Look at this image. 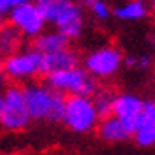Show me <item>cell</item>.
<instances>
[{
  "label": "cell",
  "mask_w": 155,
  "mask_h": 155,
  "mask_svg": "<svg viewBox=\"0 0 155 155\" xmlns=\"http://www.w3.org/2000/svg\"><path fill=\"white\" fill-rule=\"evenodd\" d=\"M30 125V115L23 97V87L12 83L2 89V108H0V127L6 130H23Z\"/></svg>",
  "instance_id": "7"
},
{
  "label": "cell",
  "mask_w": 155,
  "mask_h": 155,
  "mask_svg": "<svg viewBox=\"0 0 155 155\" xmlns=\"http://www.w3.org/2000/svg\"><path fill=\"white\" fill-rule=\"evenodd\" d=\"M25 44H27V40L12 25L6 23V25L0 28V55L2 57H8V55H12V53L19 51Z\"/></svg>",
  "instance_id": "15"
},
{
  "label": "cell",
  "mask_w": 155,
  "mask_h": 155,
  "mask_svg": "<svg viewBox=\"0 0 155 155\" xmlns=\"http://www.w3.org/2000/svg\"><path fill=\"white\" fill-rule=\"evenodd\" d=\"M45 83L59 91L64 97H72V95H85L91 97L97 91L98 81L93 78L81 64H76L66 70H59V72H51L45 74Z\"/></svg>",
  "instance_id": "5"
},
{
  "label": "cell",
  "mask_w": 155,
  "mask_h": 155,
  "mask_svg": "<svg viewBox=\"0 0 155 155\" xmlns=\"http://www.w3.org/2000/svg\"><path fill=\"white\" fill-rule=\"evenodd\" d=\"M80 59H81L80 53L72 45L63 48L59 51H53V53H45V55H42V76L72 68L76 64H80Z\"/></svg>",
  "instance_id": "11"
},
{
  "label": "cell",
  "mask_w": 155,
  "mask_h": 155,
  "mask_svg": "<svg viewBox=\"0 0 155 155\" xmlns=\"http://www.w3.org/2000/svg\"><path fill=\"white\" fill-rule=\"evenodd\" d=\"M151 15L150 0H123L121 4L112 6V17L125 23H140Z\"/></svg>",
  "instance_id": "12"
},
{
  "label": "cell",
  "mask_w": 155,
  "mask_h": 155,
  "mask_svg": "<svg viewBox=\"0 0 155 155\" xmlns=\"http://www.w3.org/2000/svg\"><path fill=\"white\" fill-rule=\"evenodd\" d=\"M6 23L12 25L17 32H21V36L27 42L36 38L42 30L48 28V21H45L40 6L34 0H27V2L12 8L6 13Z\"/></svg>",
  "instance_id": "8"
},
{
  "label": "cell",
  "mask_w": 155,
  "mask_h": 155,
  "mask_svg": "<svg viewBox=\"0 0 155 155\" xmlns=\"http://www.w3.org/2000/svg\"><path fill=\"white\" fill-rule=\"evenodd\" d=\"M78 4L98 23H106L112 17V4L108 0H78Z\"/></svg>",
  "instance_id": "16"
},
{
  "label": "cell",
  "mask_w": 155,
  "mask_h": 155,
  "mask_svg": "<svg viewBox=\"0 0 155 155\" xmlns=\"http://www.w3.org/2000/svg\"><path fill=\"white\" fill-rule=\"evenodd\" d=\"M123 66L138 72H148L153 66V57L150 53H138V55H123Z\"/></svg>",
  "instance_id": "18"
},
{
  "label": "cell",
  "mask_w": 155,
  "mask_h": 155,
  "mask_svg": "<svg viewBox=\"0 0 155 155\" xmlns=\"http://www.w3.org/2000/svg\"><path fill=\"white\" fill-rule=\"evenodd\" d=\"M97 130H98V136L108 144H119V142H125L130 138V130L112 114L98 119Z\"/></svg>",
  "instance_id": "13"
},
{
  "label": "cell",
  "mask_w": 155,
  "mask_h": 155,
  "mask_svg": "<svg viewBox=\"0 0 155 155\" xmlns=\"http://www.w3.org/2000/svg\"><path fill=\"white\" fill-rule=\"evenodd\" d=\"M114 97H115V93L110 87H100V85L97 87V91L91 95V100H93V104H95V108H97V112H98L100 117L112 114Z\"/></svg>",
  "instance_id": "17"
},
{
  "label": "cell",
  "mask_w": 155,
  "mask_h": 155,
  "mask_svg": "<svg viewBox=\"0 0 155 155\" xmlns=\"http://www.w3.org/2000/svg\"><path fill=\"white\" fill-rule=\"evenodd\" d=\"M40 6L48 25H51L70 42L80 40L87 28V13L78 0H34Z\"/></svg>",
  "instance_id": "1"
},
{
  "label": "cell",
  "mask_w": 155,
  "mask_h": 155,
  "mask_svg": "<svg viewBox=\"0 0 155 155\" xmlns=\"http://www.w3.org/2000/svg\"><path fill=\"white\" fill-rule=\"evenodd\" d=\"M23 2H27V0H0V15H4V17H6V13L10 12L12 8L19 6Z\"/></svg>",
  "instance_id": "19"
},
{
  "label": "cell",
  "mask_w": 155,
  "mask_h": 155,
  "mask_svg": "<svg viewBox=\"0 0 155 155\" xmlns=\"http://www.w3.org/2000/svg\"><path fill=\"white\" fill-rule=\"evenodd\" d=\"M6 25V17H4V15H0V28H2Z\"/></svg>",
  "instance_id": "21"
},
{
  "label": "cell",
  "mask_w": 155,
  "mask_h": 155,
  "mask_svg": "<svg viewBox=\"0 0 155 155\" xmlns=\"http://www.w3.org/2000/svg\"><path fill=\"white\" fill-rule=\"evenodd\" d=\"M80 64L97 81H106V80H112L114 76H117L119 70L123 68V51L117 45L104 44L87 51L83 59H80Z\"/></svg>",
  "instance_id": "4"
},
{
  "label": "cell",
  "mask_w": 155,
  "mask_h": 155,
  "mask_svg": "<svg viewBox=\"0 0 155 155\" xmlns=\"http://www.w3.org/2000/svg\"><path fill=\"white\" fill-rule=\"evenodd\" d=\"M142 108H144L142 97L134 95V93H115L112 104V115H115L130 130V136H133V130L136 129V123L140 119Z\"/></svg>",
  "instance_id": "9"
},
{
  "label": "cell",
  "mask_w": 155,
  "mask_h": 155,
  "mask_svg": "<svg viewBox=\"0 0 155 155\" xmlns=\"http://www.w3.org/2000/svg\"><path fill=\"white\" fill-rule=\"evenodd\" d=\"M6 81V72H4V57L0 55V85Z\"/></svg>",
  "instance_id": "20"
},
{
  "label": "cell",
  "mask_w": 155,
  "mask_h": 155,
  "mask_svg": "<svg viewBox=\"0 0 155 155\" xmlns=\"http://www.w3.org/2000/svg\"><path fill=\"white\" fill-rule=\"evenodd\" d=\"M23 87V97L30 115V121L61 123L64 110V95L49 87L45 81H27Z\"/></svg>",
  "instance_id": "2"
},
{
  "label": "cell",
  "mask_w": 155,
  "mask_h": 155,
  "mask_svg": "<svg viewBox=\"0 0 155 155\" xmlns=\"http://www.w3.org/2000/svg\"><path fill=\"white\" fill-rule=\"evenodd\" d=\"M32 44V48L38 49L42 53V55H45V53H53V51H59V49H63V48H68V45H72V42L68 40V38L64 34H61L59 30L55 28H51V30H42L40 34H38L36 38H32L30 40Z\"/></svg>",
  "instance_id": "14"
},
{
  "label": "cell",
  "mask_w": 155,
  "mask_h": 155,
  "mask_svg": "<svg viewBox=\"0 0 155 155\" xmlns=\"http://www.w3.org/2000/svg\"><path fill=\"white\" fill-rule=\"evenodd\" d=\"M100 115L93 104L91 97L85 95H72L64 98V110L61 123H64L66 129L78 134H87L97 129Z\"/></svg>",
  "instance_id": "3"
},
{
  "label": "cell",
  "mask_w": 155,
  "mask_h": 155,
  "mask_svg": "<svg viewBox=\"0 0 155 155\" xmlns=\"http://www.w3.org/2000/svg\"><path fill=\"white\" fill-rule=\"evenodd\" d=\"M6 80L13 83H27L42 78V53L32 45H23L19 51L4 57Z\"/></svg>",
  "instance_id": "6"
},
{
  "label": "cell",
  "mask_w": 155,
  "mask_h": 155,
  "mask_svg": "<svg viewBox=\"0 0 155 155\" xmlns=\"http://www.w3.org/2000/svg\"><path fill=\"white\" fill-rule=\"evenodd\" d=\"M0 108H2V89H0Z\"/></svg>",
  "instance_id": "22"
},
{
  "label": "cell",
  "mask_w": 155,
  "mask_h": 155,
  "mask_svg": "<svg viewBox=\"0 0 155 155\" xmlns=\"http://www.w3.org/2000/svg\"><path fill=\"white\" fill-rule=\"evenodd\" d=\"M134 142L142 148H151L155 144V102L144 100V108L140 114V119L136 123V129L133 130Z\"/></svg>",
  "instance_id": "10"
}]
</instances>
